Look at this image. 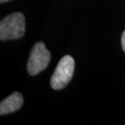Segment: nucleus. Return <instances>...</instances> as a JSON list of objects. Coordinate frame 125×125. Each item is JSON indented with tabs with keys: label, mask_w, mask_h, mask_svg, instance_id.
I'll use <instances>...</instances> for the list:
<instances>
[{
	"label": "nucleus",
	"mask_w": 125,
	"mask_h": 125,
	"mask_svg": "<svg viewBox=\"0 0 125 125\" xmlns=\"http://www.w3.org/2000/svg\"><path fill=\"white\" fill-rule=\"evenodd\" d=\"M51 53L43 42H39L31 50L27 63V71L31 76H35L48 66L51 61Z\"/></svg>",
	"instance_id": "obj_3"
},
{
	"label": "nucleus",
	"mask_w": 125,
	"mask_h": 125,
	"mask_svg": "<svg viewBox=\"0 0 125 125\" xmlns=\"http://www.w3.org/2000/svg\"><path fill=\"white\" fill-rule=\"evenodd\" d=\"M75 61L70 55H65L59 60L51 79L53 89L59 90L64 88L71 81L74 73Z\"/></svg>",
	"instance_id": "obj_2"
},
{
	"label": "nucleus",
	"mask_w": 125,
	"mask_h": 125,
	"mask_svg": "<svg viewBox=\"0 0 125 125\" xmlns=\"http://www.w3.org/2000/svg\"><path fill=\"white\" fill-rule=\"evenodd\" d=\"M25 32V18L21 12L6 16L0 23V39L2 41L18 39Z\"/></svg>",
	"instance_id": "obj_1"
},
{
	"label": "nucleus",
	"mask_w": 125,
	"mask_h": 125,
	"mask_svg": "<svg viewBox=\"0 0 125 125\" xmlns=\"http://www.w3.org/2000/svg\"><path fill=\"white\" fill-rule=\"evenodd\" d=\"M121 44H122V48H123L124 51L125 52V30L124 31L123 34H122V37H121Z\"/></svg>",
	"instance_id": "obj_5"
},
{
	"label": "nucleus",
	"mask_w": 125,
	"mask_h": 125,
	"mask_svg": "<svg viewBox=\"0 0 125 125\" xmlns=\"http://www.w3.org/2000/svg\"><path fill=\"white\" fill-rule=\"evenodd\" d=\"M8 1H10V0H0V2H1V3H3V2H6Z\"/></svg>",
	"instance_id": "obj_6"
},
{
	"label": "nucleus",
	"mask_w": 125,
	"mask_h": 125,
	"mask_svg": "<svg viewBox=\"0 0 125 125\" xmlns=\"http://www.w3.org/2000/svg\"><path fill=\"white\" fill-rule=\"evenodd\" d=\"M24 103L23 96L19 92H15L0 103V115L10 114L19 110Z\"/></svg>",
	"instance_id": "obj_4"
}]
</instances>
